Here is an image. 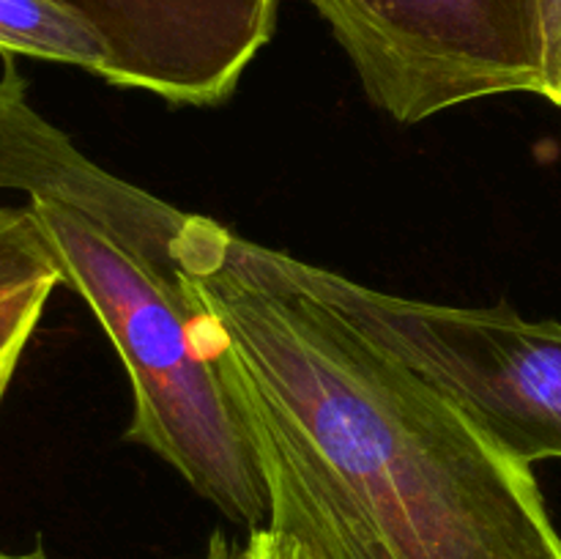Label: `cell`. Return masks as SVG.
Masks as SVG:
<instances>
[{
    "mask_svg": "<svg viewBox=\"0 0 561 559\" xmlns=\"http://www.w3.org/2000/svg\"><path fill=\"white\" fill-rule=\"evenodd\" d=\"M27 212L118 351L131 387L126 442L173 466L230 521L263 529L272 518L250 427L203 340L201 310L179 272L66 203L31 197Z\"/></svg>",
    "mask_w": 561,
    "mask_h": 559,
    "instance_id": "2",
    "label": "cell"
},
{
    "mask_svg": "<svg viewBox=\"0 0 561 559\" xmlns=\"http://www.w3.org/2000/svg\"><path fill=\"white\" fill-rule=\"evenodd\" d=\"M0 190L66 203L129 241L148 261L179 272L173 241L190 214L77 151L64 132L27 104L25 82L11 58L0 75Z\"/></svg>",
    "mask_w": 561,
    "mask_h": 559,
    "instance_id": "5",
    "label": "cell"
},
{
    "mask_svg": "<svg viewBox=\"0 0 561 559\" xmlns=\"http://www.w3.org/2000/svg\"><path fill=\"white\" fill-rule=\"evenodd\" d=\"M60 280H42L0 299V406L9 392L22 354L36 332L49 296Z\"/></svg>",
    "mask_w": 561,
    "mask_h": 559,
    "instance_id": "8",
    "label": "cell"
},
{
    "mask_svg": "<svg viewBox=\"0 0 561 559\" xmlns=\"http://www.w3.org/2000/svg\"><path fill=\"white\" fill-rule=\"evenodd\" d=\"M42 280H60L58 261L25 208L0 206V299Z\"/></svg>",
    "mask_w": 561,
    "mask_h": 559,
    "instance_id": "7",
    "label": "cell"
},
{
    "mask_svg": "<svg viewBox=\"0 0 561 559\" xmlns=\"http://www.w3.org/2000/svg\"><path fill=\"white\" fill-rule=\"evenodd\" d=\"M173 255L250 427L272 529L318 559H561L531 466L290 283L272 247L190 214Z\"/></svg>",
    "mask_w": 561,
    "mask_h": 559,
    "instance_id": "1",
    "label": "cell"
},
{
    "mask_svg": "<svg viewBox=\"0 0 561 559\" xmlns=\"http://www.w3.org/2000/svg\"><path fill=\"white\" fill-rule=\"evenodd\" d=\"M0 559H49V557L44 554V548H33V551H22V554H11L0 548Z\"/></svg>",
    "mask_w": 561,
    "mask_h": 559,
    "instance_id": "13",
    "label": "cell"
},
{
    "mask_svg": "<svg viewBox=\"0 0 561 559\" xmlns=\"http://www.w3.org/2000/svg\"><path fill=\"white\" fill-rule=\"evenodd\" d=\"M247 559H318L310 548L294 535L263 526V529H252L250 543L244 546Z\"/></svg>",
    "mask_w": 561,
    "mask_h": 559,
    "instance_id": "11",
    "label": "cell"
},
{
    "mask_svg": "<svg viewBox=\"0 0 561 559\" xmlns=\"http://www.w3.org/2000/svg\"><path fill=\"white\" fill-rule=\"evenodd\" d=\"M201 559H247V551H244V548L233 546L228 537L211 535L206 554H203Z\"/></svg>",
    "mask_w": 561,
    "mask_h": 559,
    "instance_id": "12",
    "label": "cell"
},
{
    "mask_svg": "<svg viewBox=\"0 0 561 559\" xmlns=\"http://www.w3.org/2000/svg\"><path fill=\"white\" fill-rule=\"evenodd\" d=\"M542 99L561 107V0H546L542 14Z\"/></svg>",
    "mask_w": 561,
    "mask_h": 559,
    "instance_id": "10",
    "label": "cell"
},
{
    "mask_svg": "<svg viewBox=\"0 0 561 559\" xmlns=\"http://www.w3.org/2000/svg\"><path fill=\"white\" fill-rule=\"evenodd\" d=\"M96 31L110 85L170 104L214 107L277 27L279 0H55Z\"/></svg>",
    "mask_w": 561,
    "mask_h": 559,
    "instance_id": "4",
    "label": "cell"
},
{
    "mask_svg": "<svg viewBox=\"0 0 561 559\" xmlns=\"http://www.w3.org/2000/svg\"><path fill=\"white\" fill-rule=\"evenodd\" d=\"M557 376L553 378V389L548 395L546 406H542L540 417H537L535 427H531V436L526 447V460L531 466L537 460H561V343H559V360H557Z\"/></svg>",
    "mask_w": 561,
    "mask_h": 559,
    "instance_id": "9",
    "label": "cell"
},
{
    "mask_svg": "<svg viewBox=\"0 0 561 559\" xmlns=\"http://www.w3.org/2000/svg\"><path fill=\"white\" fill-rule=\"evenodd\" d=\"M0 55L77 66L110 80V53L102 38L55 0H0Z\"/></svg>",
    "mask_w": 561,
    "mask_h": 559,
    "instance_id": "6",
    "label": "cell"
},
{
    "mask_svg": "<svg viewBox=\"0 0 561 559\" xmlns=\"http://www.w3.org/2000/svg\"><path fill=\"white\" fill-rule=\"evenodd\" d=\"M376 107L414 126L507 93L542 96L546 0H307Z\"/></svg>",
    "mask_w": 561,
    "mask_h": 559,
    "instance_id": "3",
    "label": "cell"
}]
</instances>
